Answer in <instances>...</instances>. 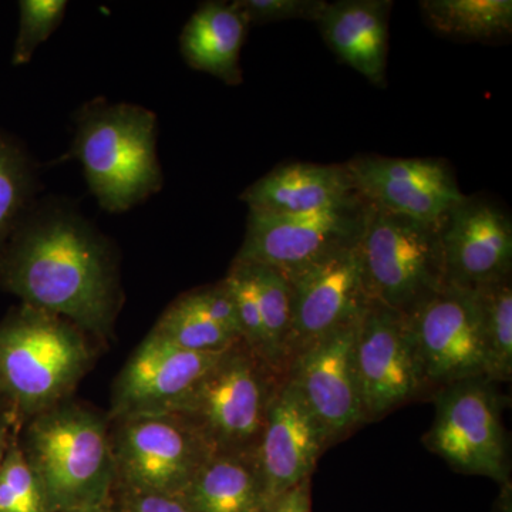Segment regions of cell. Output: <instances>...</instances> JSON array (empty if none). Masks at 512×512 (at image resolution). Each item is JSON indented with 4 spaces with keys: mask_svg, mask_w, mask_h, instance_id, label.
<instances>
[{
    "mask_svg": "<svg viewBox=\"0 0 512 512\" xmlns=\"http://www.w3.org/2000/svg\"><path fill=\"white\" fill-rule=\"evenodd\" d=\"M248 29L247 20L232 3H202L181 32V55L192 69L238 86L242 83L239 56Z\"/></svg>",
    "mask_w": 512,
    "mask_h": 512,
    "instance_id": "cell-20",
    "label": "cell"
},
{
    "mask_svg": "<svg viewBox=\"0 0 512 512\" xmlns=\"http://www.w3.org/2000/svg\"><path fill=\"white\" fill-rule=\"evenodd\" d=\"M390 0L328 3L318 25L330 49L370 83L386 84L387 22Z\"/></svg>",
    "mask_w": 512,
    "mask_h": 512,
    "instance_id": "cell-19",
    "label": "cell"
},
{
    "mask_svg": "<svg viewBox=\"0 0 512 512\" xmlns=\"http://www.w3.org/2000/svg\"><path fill=\"white\" fill-rule=\"evenodd\" d=\"M436 414L423 444L466 476L510 483V448L503 424L507 399L498 383L471 377L433 394Z\"/></svg>",
    "mask_w": 512,
    "mask_h": 512,
    "instance_id": "cell-7",
    "label": "cell"
},
{
    "mask_svg": "<svg viewBox=\"0 0 512 512\" xmlns=\"http://www.w3.org/2000/svg\"><path fill=\"white\" fill-rule=\"evenodd\" d=\"M224 352H192L150 332L121 370L114 386L111 417L119 420L133 414L167 412L207 375Z\"/></svg>",
    "mask_w": 512,
    "mask_h": 512,
    "instance_id": "cell-16",
    "label": "cell"
},
{
    "mask_svg": "<svg viewBox=\"0 0 512 512\" xmlns=\"http://www.w3.org/2000/svg\"><path fill=\"white\" fill-rule=\"evenodd\" d=\"M441 228L367 202L360 251L372 302L410 316L447 285Z\"/></svg>",
    "mask_w": 512,
    "mask_h": 512,
    "instance_id": "cell-6",
    "label": "cell"
},
{
    "mask_svg": "<svg viewBox=\"0 0 512 512\" xmlns=\"http://www.w3.org/2000/svg\"><path fill=\"white\" fill-rule=\"evenodd\" d=\"M90 363L83 330L60 316L23 305L0 325V394L23 416L64 403Z\"/></svg>",
    "mask_w": 512,
    "mask_h": 512,
    "instance_id": "cell-4",
    "label": "cell"
},
{
    "mask_svg": "<svg viewBox=\"0 0 512 512\" xmlns=\"http://www.w3.org/2000/svg\"><path fill=\"white\" fill-rule=\"evenodd\" d=\"M0 481L25 512H46L42 488L19 444H9L0 466Z\"/></svg>",
    "mask_w": 512,
    "mask_h": 512,
    "instance_id": "cell-29",
    "label": "cell"
},
{
    "mask_svg": "<svg viewBox=\"0 0 512 512\" xmlns=\"http://www.w3.org/2000/svg\"><path fill=\"white\" fill-rule=\"evenodd\" d=\"M357 195L346 164L291 163L249 185L241 201L249 214L296 215L326 210Z\"/></svg>",
    "mask_w": 512,
    "mask_h": 512,
    "instance_id": "cell-18",
    "label": "cell"
},
{
    "mask_svg": "<svg viewBox=\"0 0 512 512\" xmlns=\"http://www.w3.org/2000/svg\"><path fill=\"white\" fill-rule=\"evenodd\" d=\"M66 512H120L117 501L110 497L109 500L103 501V503L87 505V507L76 508V510H70Z\"/></svg>",
    "mask_w": 512,
    "mask_h": 512,
    "instance_id": "cell-34",
    "label": "cell"
},
{
    "mask_svg": "<svg viewBox=\"0 0 512 512\" xmlns=\"http://www.w3.org/2000/svg\"><path fill=\"white\" fill-rule=\"evenodd\" d=\"M480 311L485 377L495 383L512 377V278L497 279L474 289Z\"/></svg>",
    "mask_w": 512,
    "mask_h": 512,
    "instance_id": "cell-23",
    "label": "cell"
},
{
    "mask_svg": "<svg viewBox=\"0 0 512 512\" xmlns=\"http://www.w3.org/2000/svg\"><path fill=\"white\" fill-rule=\"evenodd\" d=\"M111 443L116 484L143 493L181 495L212 454L200 433L173 413L123 417Z\"/></svg>",
    "mask_w": 512,
    "mask_h": 512,
    "instance_id": "cell-8",
    "label": "cell"
},
{
    "mask_svg": "<svg viewBox=\"0 0 512 512\" xmlns=\"http://www.w3.org/2000/svg\"><path fill=\"white\" fill-rule=\"evenodd\" d=\"M407 318L431 396L450 384L485 376L474 289L446 285Z\"/></svg>",
    "mask_w": 512,
    "mask_h": 512,
    "instance_id": "cell-12",
    "label": "cell"
},
{
    "mask_svg": "<svg viewBox=\"0 0 512 512\" xmlns=\"http://www.w3.org/2000/svg\"><path fill=\"white\" fill-rule=\"evenodd\" d=\"M151 332L181 349L192 352H224L241 342L212 322L188 299L187 293L163 313Z\"/></svg>",
    "mask_w": 512,
    "mask_h": 512,
    "instance_id": "cell-26",
    "label": "cell"
},
{
    "mask_svg": "<svg viewBox=\"0 0 512 512\" xmlns=\"http://www.w3.org/2000/svg\"><path fill=\"white\" fill-rule=\"evenodd\" d=\"M187 296L212 322L241 339L237 308L224 279L218 284L188 292Z\"/></svg>",
    "mask_w": 512,
    "mask_h": 512,
    "instance_id": "cell-31",
    "label": "cell"
},
{
    "mask_svg": "<svg viewBox=\"0 0 512 512\" xmlns=\"http://www.w3.org/2000/svg\"><path fill=\"white\" fill-rule=\"evenodd\" d=\"M74 121L76 134L64 160L82 164L86 183L104 211L133 210L161 191L154 111L96 99L84 104Z\"/></svg>",
    "mask_w": 512,
    "mask_h": 512,
    "instance_id": "cell-2",
    "label": "cell"
},
{
    "mask_svg": "<svg viewBox=\"0 0 512 512\" xmlns=\"http://www.w3.org/2000/svg\"><path fill=\"white\" fill-rule=\"evenodd\" d=\"M8 446V431H6L5 426H2V424H0V466H2L3 458H5Z\"/></svg>",
    "mask_w": 512,
    "mask_h": 512,
    "instance_id": "cell-35",
    "label": "cell"
},
{
    "mask_svg": "<svg viewBox=\"0 0 512 512\" xmlns=\"http://www.w3.org/2000/svg\"><path fill=\"white\" fill-rule=\"evenodd\" d=\"M194 512H262L268 504L252 453H212L178 495Z\"/></svg>",
    "mask_w": 512,
    "mask_h": 512,
    "instance_id": "cell-21",
    "label": "cell"
},
{
    "mask_svg": "<svg viewBox=\"0 0 512 512\" xmlns=\"http://www.w3.org/2000/svg\"><path fill=\"white\" fill-rule=\"evenodd\" d=\"M282 380L241 340L164 413L190 423L212 453H252Z\"/></svg>",
    "mask_w": 512,
    "mask_h": 512,
    "instance_id": "cell-5",
    "label": "cell"
},
{
    "mask_svg": "<svg viewBox=\"0 0 512 512\" xmlns=\"http://www.w3.org/2000/svg\"><path fill=\"white\" fill-rule=\"evenodd\" d=\"M330 446L301 393L284 377L255 448L268 503L312 478L319 458Z\"/></svg>",
    "mask_w": 512,
    "mask_h": 512,
    "instance_id": "cell-15",
    "label": "cell"
},
{
    "mask_svg": "<svg viewBox=\"0 0 512 512\" xmlns=\"http://www.w3.org/2000/svg\"><path fill=\"white\" fill-rule=\"evenodd\" d=\"M0 281L33 306L107 338L121 305L109 239L72 205H32L3 248Z\"/></svg>",
    "mask_w": 512,
    "mask_h": 512,
    "instance_id": "cell-1",
    "label": "cell"
},
{
    "mask_svg": "<svg viewBox=\"0 0 512 512\" xmlns=\"http://www.w3.org/2000/svg\"><path fill=\"white\" fill-rule=\"evenodd\" d=\"M37 178L23 148L0 133V254L32 207Z\"/></svg>",
    "mask_w": 512,
    "mask_h": 512,
    "instance_id": "cell-25",
    "label": "cell"
},
{
    "mask_svg": "<svg viewBox=\"0 0 512 512\" xmlns=\"http://www.w3.org/2000/svg\"><path fill=\"white\" fill-rule=\"evenodd\" d=\"M355 365L367 423L429 394L409 318L379 303L357 323Z\"/></svg>",
    "mask_w": 512,
    "mask_h": 512,
    "instance_id": "cell-10",
    "label": "cell"
},
{
    "mask_svg": "<svg viewBox=\"0 0 512 512\" xmlns=\"http://www.w3.org/2000/svg\"><path fill=\"white\" fill-rule=\"evenodd\" d=\"M346 167L363 200L423 224L443 227L466 200L448 164L434 158L357 157Z\"/></svg>",
    "mask_w": 512,
    "mask_h": 512,
    "instance_id": "cell-13",
    "label": "cell"
},
{
    "mask_svg": "<svg viewBox=\"0 0 512 512\" xmlns=\"http://www.w3.org/2000/svg\"><path fill=\"white\" fill-rule=\"evenodd\" d=\"M420 8L441 35L483 42L511 33V0H423Z\"/></svg>",
    "mask_w": 512,
    "mask_h": 512,
    "instance_id": "cell-22",
    "label": "cell"
},
{
    "mask_svg": "<svg viewBox=\"0 0 512 512\" xmlns=\"http://www.w3.org/2000/svg\"><path fill=\"white\" fill-rule=\"evenodd\" d=\"M311 481H303L292 490L279 495L278 498L266 504L262 512H312Z\"/></svg>",
    "mask_w": 512,
    "mask_h": 512,
    "instance_id": "cell-33",
    "label": "cell"
},
{
    "mask_svg": "<svg viewBox=\"0 0 512 512\" xmlns=\"http://www.w3.org/2000/svg\"><path fill=\"white\" fill-rule=\"evenodd\" d=\"M360 238L298 271L285 274L292 285V325L286 370L309 346L336 330L359 323L372 305L363 271Z\"/></svg>",
    "mask_w": 512,
    "mask_h": 512,
    "instance_id": "cell-9",
    "label": "cell"
},
{
    "mask_svg": "<svg viewBox=\"0 0 512 512\" xmlns=\"http://www.w3.org/2000/svg\"><path fill=\"white\" fill-rule=\"evenodd\" d=\"M367 202L362 195L308 214L248 215L235 262L298 271L362 237Z\"/></svg>",
    "mask_w": 512,
    "mask_h": 512,
    "instance_id": "cell-11",
    "label": "cell"
},
{
    "mask_svg": "<svg viewBox=\"0 0 512 512\" xmlns=\"http://www.w3.org/2000/svg\"><path fill=\"white\" fill-rule=\"evenodd\" d=\"M235 262V261H234ZM254 282L265 332L266 363L285 377L292 325V285L288 276L271 266L244 264Z\"/></svg>",
    "mask_w": 512,
    "mask_h": 512,
    "instance_id": "cell-24",
    "label": "cell"
},
{
    "mask_svg": "<svg viewBox=\"0 0 512 512\" xmlns=\"http://www.w3.org/2000/svg\"><path fill=\"white\" fill-rule=\"evenodd\" d=\"M20 448L42 488L46 512L103 503L116 487L107 423L86 407L60 403L32 417Z\"/></svg>",
    "mask_w": 512,
    "mask_h": 512,
    "instance_id": "cell-3",
    "label": "cell"
},
{
    "mask_svg": "<svg viewBox=\"0 0 512 512\" xmlns=\"http://www.w3.org/2000/svg\"><path fill=\"white\" fill-rule=\"evenodd\" d=\"M120 512H194L178 495L143 493L120 488Z\"/></svg>",
    "mask_w": 512,
    "mask_h": 512,
    "instance_id": "cell-32",
    "label": "cell"
},
{
    "mask_svg": "<svg viewBox=\"0 0 512 512\" xmlns=\"http://www.w3.org/2000/svg\"><path fill=\"white\" fill-rule=\"evenodd\" d=\"M446 284L476 289L510 276L512 224L491 202L468 198L441 228Z\"/></svg>",
    "mask_w": 512,
    "mask_h": 512,
    "instance_id": "cell-17",
    "label": "cell"
},
{
    "mask_svg": "<svg viewBox=\"0 0 512 512\" xmlns=\"http://www.w3.org/2000/svg\"><path fill=\"white\" fill-rule=\"evenodd\" d=\"M356 328L357 323L330 333L286 370L332 446L367 423L355 365Z\"/></svg>",
    "mask_w": 512,
    "mask_h": 512,
    "instance_id": "cell-14",
    "label": "cell"
},
{
    "mask_svg": "<svg viewBox=\"0 0 512 512\" xmlns=\"http://www.w3.org/2000/svg\"><path fill=\"white\" fill-rule=\"evenodd\" d=\"M232 5L251 25L308 19L318 22L328 2L323 0H235Z\"/></svg>",
    "mask_w": 512,
    "mask_h": 512,
    "instance_id": "cell-30",
    "label": "cell"
},
{
    "mask_svg": "<svg viewBox=\"0 0 512 512\" xmlns=\"http://www.w3.org/2000/svg\"><path fill=\"white\" fill-rule=\"evenodd\" d=\"M225 285L231 292L237 308L241 339L256 356L265 360V332L262 323L261 308L258 295L251 275L244 265L232 261L228 275L224 278Z\"/></svg>",
    "mask_w": 512,
    "mask_h": 512,
    "instance_id": "cell-28",
    "label": "cell"
},
{
    "mask_svg": "<svg viewBox=\"0 0 512 512\" xmlns=\"http://www.w3.org/2000/svg\"><path fill=\"white\" fill-rule=\"evenodd\" d=\"M66 0H22L19 2V33L13 49L15 66L30 62L37 47L59 28L66 13Z\"/></svg>",
    "mask_w": 512,
    "mask_h": 512,
    "instance_id": "cell-27",
    "label": "cell"
}]
</instances>
